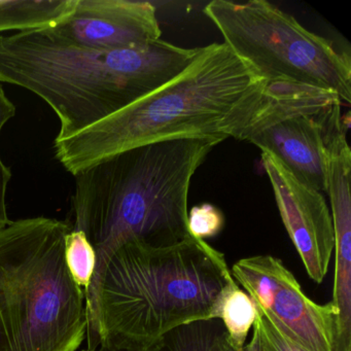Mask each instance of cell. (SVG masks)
<instances>
[{
	"label": "cell",
	"mask_w": 351,
	"mask_h": 351,
	"mask_svg": "<svg viewBox=\"0 0 351 351\" xmlns=\"http://www.w3.org/2000/svg\"><path fill=\"white\" fill-rule=\"evenodd\" d=\"M234 282L225 256L205 240H127L96 258L85 291L88 350L151 351L180 326L217 318Z\"/></svg>",
	"instance_id": "obj_1"
},
{
	"label": "cell",
	"mask_w": 351,
	"mask_h": 351,
	"mask_svg": "<svg viewBox=\"0 0 351 351\" xmlns=\"http://www.w3.org/2000/svg\"><path fill=\"white\" fill-rule=\"evenodd\" d=\"M268 89L227 45H209L159 89L73 136L55 139V154L75 176L141 145L186 138L240 141Z\"/></svg>",
	"instance_id": "obj_2"
},
{
	"label": "cell",
	"mask_w": 351,
	"mask_h": 351,
	"mask_svg": "<svg viewBox=\"0 0 351 351\" xmlns=\"http://www.w3.org/2000/svg\"><path fill=\"white\" fill-rule=\"evenodd\" d=\"M200 48L164 40L114 51L73 46L44 30L0 34V82L40 96L69 138L172 81Z\"/></svg>",
	"instance_id": "obj_3"
},
{
	"label": "cell",
	"mask_w": 351,
	"mask_h": 351,
	"mask_svg": "<svg viewBox=\"0 0 351 351\" xmlns=\"http://www.w3.org/2000/svg\"><path fill=\"white\" fill-rule=\"evenodd\" d=\"M215 138H186L117 154L75 176L73 230L82 231L96 258L130 239L154 246L190 237L191 182Z\"/></svg>",
	"instance_id": "obj_4"
},
{
	"label": "cell",
	"mask_w": 351,
	"mask_h": 351,
	"mask_svg": "<svg viewBox=\"0 0 351 351\" xmlns=\"http://www.w3.org/2000/svg\"><path fill=\"white\" fill-rule=\"evenodd\" d=\"M71 229L45 217L0 228V351H77L83 343L85 291L65 261Z\"/></svg>",
	"instance_id": "obj_5"
},
{
	"label": "cell",
	"mask_w": 351,
	"mask_h": 351,
	"mask_svg": "<svg viewBox=\"0 0 351 351\" xmlns=\"http://www.w3.org/2000/svg\"><path fill=\"white\" fill-rule=\"evenodd\" d=\"M203 13L234 54L269 85L293 84L351 102L350 56L265 0H213Z\"/></svg>",
	"instance_id": "obj_6"
},
{
	"label": "cell",
	"mask_w": 351,
	"mask_h": 351,
	"mask_svg": "<svg viewBox=\"0 0 351 351\" xmlns=\"http://www.w3.org/2000/svg\"><path fill=\"white\" fill-rule=\"evenodd\" d=\"M342 104L326 90L272 84L240 141L272 154L300 182L326 193L324 141L335 119L342 114Z\"/></svg>",
	"instance_id": "obj_7"
},
{
	"label": "cell",
	"mask_w": 351,
	"mask_h": 351,
	"mask_svg": "<svg viewBox=\"0 0 351 351\" xmlns=\"http://www.w3.org/2000/svg\"><path fill=\"white\" fill-rule=\"evenodd\" d=\"M232 276L283 334L311 351H335L338 312L332 302L319 305L302 291L280 258L248 256L233 265Z\"/></svg>",
	"instance_id": "obj_8"
},
{
	"label": "cell",
	"mask_w": 351,
	"mask_h": 351,
	"mask_svg": "<svg viewBox=\"0 0 351 351\" xmlns=\"http://www.w3.org/2000/svg\"><path fill=\"white\" fill-rule=\"evenodd\" d=\"M261 160L283 225L308 276L319 285L335 247L334 226L326 199L322 193L300 182L272 154L262 152Z\"/></svg>",
	"instance_id": "obj_9"
},
{
	"label": "cell",
	"mask_w": 351,
	"mask_h": 351,
	"mask_svg": "<svg viewBox=\"0 0 351 351\" xmlns=\"http://www.w3.org/2000/svg\"><path fill=\"white\" fill-rule=\"evenodd\" d=\"M42 30L61 42L96 51L145 46L162 34L155 5L131 0H77L71 15Z\"/></svg>",
	"instance_id": "obj_10"
},
{
	"label": "cell",
	"mask_w": 351,
	"mask_h": 351,
	"mask_svg": "<svg viewBox=\"0 0 351 351\" xmlns=\"http://www.w3.org/2000/svg\"><path fill=\"white\" fill-rule=\"evenodd\" d=\"M77 0H0V34L53 27L73 13Z\"/></svg>",
	"instance_id": "obj_11"
},
{
	"label": "cell",
	"mask_w": 351,
	"mask_h": 351,
	"mask_svg": "<svg viewBox=\"0 0 351 351\" xmlns=\"http://www.w3.org/2000/svg\"><path fill=\"white\" fill-rule=\"evenodd\" d=\"M226 332L223 322L219 318L200 320L180 326L168 332L161 342L151 351H213L215 340ZM84 351H125L98 347L93 350Z\"/></svg>",
	"instance_id": "obj_12"
},
{
	"label": "cell",
	"mask_w": 351,
	"mask_h": 351,
	"mask_svg": "<svg viewBox=\"0 0 351 351\" xmlns=\"http://www.w3.org/2000/svg\"><path fill=\"white\" fill-rule=\"evenodd\" d=\"M256 317L254 300L247 293L234 282L223 295L217 318L223 322V328L232 344L243 347L250 328Z\"/></svg>",
	"instance_id": "obj_13"
},
{
	"label": "cell",
	"mask_w": 351,
	"mask_h": 351,
	"mask_svg": "<svg viewBox=\"0 0 351 351\" xmlns=\"http://www.w3.org/2000/svg\"><path fill=\"white\" fill-rule=\"evenodd\" d=\"M65 261L75 282L87 291L96 268V252L83 232L71 229L67 234Z\"/></svg>",
	"instance_id": "obj_14"
},
{
	"label": "cell",
	"mask_w": 351,
	"mask_h": 351,
	"mask_svg": "<svg viewBox=\"0 0 351 351\" xmlns=\"http://www.w3.org/2000/svg\"><path fill=\"white\" fill-rule=\"evenodd\" d=\"M223 226V211L210 203L196 205L188 213V232L196 239L215 237L221 233Z\"/></svg>",
	"instance_id": "obj_15"
},
{
	"label": "cell",
	"mask_w": 351,
	"mask_h": 351,
	"mask_svg": "<svg viewBox=\"0 0 351 351\" xmlns=\"http://www.w3.org/2000/svg\"><path fill=\"white\" fill-rule=\"evenodd\" d=\"M256 317L254 326L258 330L264 351H311L283 334L258 306L256 305Z\"/></svg>",
	"instance_id": "obj_16"
},
{
	"label": "cell",
	"mask_w": 351,
	"mask_h": 351,
	"mask_svg": "<svg viewBox=\"0 0 351 351\" xmlns=\"http://www.w3.org/2000/svg\"><path fill=\"white\" fill-rule=\"evenodd\" d=\"M16 114V106L5 95L3 86L0 85V133L3 126ZM12 180L11 168L3 163L0 156V228L11 223L8 215L7 192Z\"/></svg>",
	"instance_id": "obj_17"
},
{
	"label": "cell",
	"mask_w": 351,
	"mask_h": 351,
	"mask_svg": "<svg viewBox=\"0 0 351 351\" xmlns=\"http://www.w3.org/2000/svg\"><path fill=\"white\" fill-rule=\"evenodd\" d=\"M252 328H254V334H252V340L247 344L244 345L243 347H236L235 345L232 344L227 332H223L215 340L213 351H264L258 330H256V326H252Z\"/></svg>",
	"instance_id": "obj_18"
}]
</instances>
